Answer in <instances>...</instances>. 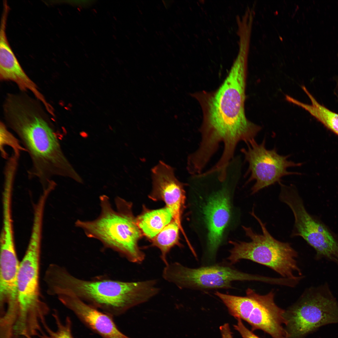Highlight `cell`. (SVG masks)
Returning <instances> with one entry per match:
<instances>
[{"instance_id": "cell-1", "label": "cell", "mask_w": 338, "mask_h": 338, "mask_svg": "<svg viewBox=\"0 0 338 338\" xmlns=\"http://www.w3.org/2000/svg\"><path fill=\"white\" fill-rule=\"evenodd\" d=\"M248 59L237 55L223 82L216 90L202 91L191 95L198 102L203 113L199 129L201 139L197 149L202 156L211 158L223 143L221 159L234 157L241 141L254 139L262 127L249 120L245 111Z\"/></svg>"}, {"instance_id": "cell-2", "label": "cell", "mask_w": 338, "mask_h": 338, "mask_svg": "<svg viewBox=\"0 0 338 338\" xmlns=\"http://www.w3.org/2000/svg\"><path fill=\"white\" fill-rule=\"evenodd\" d=\"M37 105L29 99L16 95L8 98L4 107L8 126L30 156L29 176L37 178L43 187L54 177L74 178L75 172L63 153L57 133Z\"/></svg>"}, {"instance_id": "cell-3", "label": "cell", "mask_w": 338, "mask_h": 338, "mask_svg": "<svg viewBox=\"0 0 338 338\" xmlns=\"http://www.w3.org/2000/svg\"><path fill=\"white\" fill-rule=\"evenodd\" d=\"M47 283L51 291L73 294L113 317L148 301L159 292L155 279L125 282L100 278L84 280L58 264L50 270Z\"/></svg>"}, {"instance_id": "cell-4", "label": "cell", "mask_w": 338, "mask_h": 338, "mask_svg": "<svg viewBox=\"0 0 338 338\" xmlns=\"http://www.w3.org/2000/svg\"><path fill=\"white\" fill-rule=\"evenodd\" d=\"M100 200L99 216L90 221L78 220L76 226L82 229L88 237L100 240L105 248L116 251L129 261L142 263L146 255L138 244L142 233L133 215L131 203L117 197L115 210L106 195L101 196Z\"/></svg>"}, {"instance_id": "cell-5", "label": "cell", "mask_w": 338, "mask_h": 338, "mask_svg": "<svg viewBox=\"0 0 338 338\" xmlns=\"http://www.w3.org/2000/svg\"><path fill=\"white\" fill-rule=\"evenodd\" d=\"M251 214L259 223L262 233L258 234L251 228L243 226L250 241L230 242L233 246L228 258L230 263L234 264L242 259H248L268 267L283 278H303L296 259L297 253L290 243L274 238L267 230L266 224L256 215L253 210Z\"/></svg>"}, {"instance_id": "cell-6", "label": "cell", "mask_w": 338, "mask_h": 338, "mask_svg": "<svg viewBox=\"0 0 338 338\" xmlns=\"http://www.w3.org/2000/svg\"><path fill=\"white\" fill-rule=\"evenodd\" d=\"M284 316L289 338H300L319 327L338 323V302L328 284L308 288Z\"/></svg>"}, {"instance_id": "cell-7", "label": "cell", "mask_w": 338, "mask_h": 338, "mask_svg": "<svg viewBox=\"0 0 338 338\" xmlns=\"http://www.w3.org/2000/svg\"><path fill=\"white\" fill-rule=\"evenodd\" d=\"M42 235L32 232L24 256L20 263L17 277L18 307L16 321L23 325L36 324L49 311L42 299L39 284Z\"/></svg>"}, {"instance_id": "cell-8", "label": "cell", "mask_w": 338, "mask_h": 338, "mask_svg": "<svg viewBox=\"0 0 338 338\" xmlns=\"http://www.w3.org/2000/svg\"><path fill=\"white\" fill-rule=\"evenodd\" d=\"M213 190L203 208L204 221L208 230L207 252L210 259L215 257L223 239L231 217L230 194L241 176L228 168L212 173Z\"/></svg>"}, {"instance_id": "cell-9", "label": "cell", "mask_w": 338, "mask_h": 338, "mask_svg": "<svg viewBox=\"0 0 338 338\" xmlns=\"http://www.w3.org/2000/svg\"><path fill=\"white\" fill-rule=\"evenodd\" d=\"M162 276L181 289H228L233 281L265 280L264 276L243 273L228 266L215 265L191 268L178 262L165 265Z\"/></svg>"}, {"instance_id": "cell-10", "label": "cell", "mask_w": 338, "mask_h": 338, "mask_svg": "<svg viewBox=\"0 0 338 338\" xmlns=\"http://www.w3.org/2000/svg\"><path fill=\"white\" fill-rule=\"evenodd\" d=\"M281 201L291 209L294 218L293 236L303 238L316 252L315 258L332 261L338 265V242L322 223L307 212L297 188H291L280 195Z\"/></svg>"}, {"instance_id": "cell-11", "label": "cell", "mask_w": 338, "mask_h": 338, "mask_svg": "<svg viewBox=\"0 0 338 338\" xmlns=\"http://www.w3.org/2000/svg\"><path fill=\"white\" fill-rule=\"evenodd\" d=\"M265 141L264 138L261 143L258 144L254 139H253L246 143L247 148L241 150L245 161L248 164L245 175L250 174V176L246 183L255 181L251 188L252 194L276 183H279L284 176L300 174L297 172L288 171L287 169L300 166L301 163L288 160L289 155H280L275 148L267 149Z\"/></svg>"}, {"instance_id": "cell-12", "label": "cell", "mask_w": 338, "mask_h": 338, "mask_svg": "<svg viewBox=\"0 0 338 338\" xmlns=\"http://www.w3.org/2000/svg\"><path fill=\"white\" fill-rule=\"evenodd\" d=\"M151 177L152 187L149 198L165 202L186 236L181 222L186 198L183 184L176 177L173 168L161 161L152 168Z\"/></svg>"}, {"instance_id": "cell-13", "label": "cell", "mask_w": 338, "mask_h": 338, "mask_svg": "<svg viewBox=\"0 0 338 338\" xmlns=\"http://www.w3.org/2000/svg\"><path fill=\"white\" fill-rule=\"evenodd\" d=\"M55 297L87 328L102 338H130L118 329L113 316L69 293L57 292Z\"/></svg>"}, {"instance_id": "cell-14", "label": "cell", "mask_w": 338, "mask_h": 338, "mask_svg": "<svg viewBox=\"0 0 338 338\" xmlns=\"http://www.w3.org/2000/svg\"><path fill=\"white\" fill-rule=\"evenodd\" d=\"M15 248H0V305L13 307L18 303L17 277L19 266Z\"/></svg>"}, {"instance_id": "cell-15", "label": "cell", "mask_w": 338, "mask_h": 338, "mask_svg": "<svg viewBox=\"0 0 338 338\" xmlns=\"http://www.w3.org/2000/svg\"><path fill=\"white\" fill-rule=\"evenodd\" d=\"M173 219L166 207L156 210H146L136 218L137 224L141 233L152 239Z\"/></svg>"}, {"instance_id": "cell-16", "label": "cell", "mask_w": 338, "mask_h": 338, "mask_svg": "<svg viewBox=\"0 0 338 338\" xmlns=\"http://www.w3.org/2000/svg\"><path fill=\"white\" fill-rule=\"evenodd\" d=\"M302 89L310 100L311 104H305L294 98L292 100L291 103L305 109L326 128L338 135V114L319 103L305 87H303Z\"/></svg>"}, {"instance_id": "cell-17", "label": "cell", "mask_w": 338, "mask_h": 338, "mask_svg": "<svg viewBox=\"0 0 338 338\" xmlns=\"http://www.w3.org/2000/svg\"><path fill=\"white\" fill-rule=\"evenodd\" d=\"M180 228L173 219L166 225L151 240V246L160 251L161 258L165 265L169 263L167 256L171 249L177 245L181 247L179 242V232Z\"/></svg>"}, {"instance_id": "cell-18", "label": "cell", "mask_w": 338, "mask_h": 338, "mask_svg": "<svg viewBox=\"0 0 338 338\" xmlns=\"http://www.w3.org/2000/svg\"><path fill=\"white\" fill-rule=\"evenodd\" d=\"M56 328L51 329L48 325H46L44 331L39 336V338H74L72 332V321L70 318L67 316L64 322L59 314L53 316Z\"/></svg>"}, {"instance_id": "cell-19", "label": "cell", "mask_w": 338, "mask_h": 338, "mask_svg": "<svg viewBox=\"0 0 338 338\" xmlns=\"http://www.w3.org/2000/svg\"><path fill=\"white\" fill-rule=\"evenodd\" d=\"M236 324L234 326L235 329L240 334L243 338H260L248 329L240 319H237Z\"/></svg>"}, {"instance_id": "cell-20", "label": "cell", "mask_w": 338, "mask_h": 338, "mask_svg": "<svg viewBox=\"0 0 338 338\" xmlns=\"http://www.w3.org/2000/svg\"><path fill=\"white\" fill-rule=\"evenodd\" d=\"M222 338H233L229 325L225 323L220 327Z\"/></svg>"}]
</instances>
